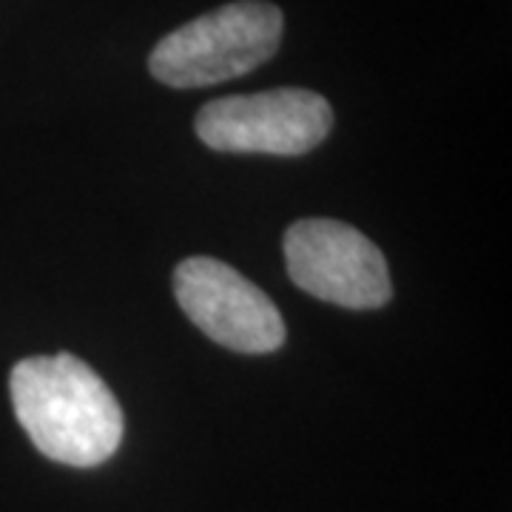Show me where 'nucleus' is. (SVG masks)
I'll return each mask as SVG.
<instances>
[{
    "instance_id": "1",
    "label": "nucleus",
    "mask_w": 512,
    "mask_h": 512,
    "mask_svg": "<svg viewBox=\"0 0 512 512\" xmlns=\"http://www.w3.org/2000/svg\"><path fill=\"white\" fill-rule=\"evenodd\" d=\"M20 427L37 450L69 467H97L123 441L120 404L92 367L72 353L32 356L9 376Z\"/></svg>"
},
{
    "instance_id": "2",
    "label": "nucleus",
    "mask_w": 512,
    "mask_h": 512,
    "mask_svg": "<svg viewBox=\"0 0 512 512\" xmlns=\"http://www.w3.org/2000/svg\"><path fill=\"white\" fill-rule=\"evenodd\" d=\"M282 40V12L265 0H237L163 37L148 57L171 89H202L254 72Z\"/></svg>"
},
{
    "instance_id": "4",
    "label": "nucleus",
    "mask_w": 512,
    "mask_h": 512,
    "mask_svg": "<svg viewBox=\"0 0 512 512\" xmlns=\"http://www.w3.org/2000/svg\"><path fill=\"white\" fill-rule=\"evenodd\" d=\"M285 262L302 291L350 311L382 308L393 296L382 251L348 222H293L285 234Z\"/></svg>"
},
{
    "instance_id": "5",
    "label": "nucleus",
    "mask_w": 512,
    "mask_h": 512,
    "mask_svg": "<svg viewBox=\"0 0 512 512\" xmlns=\"http://www.w3.org/2000/svg\"><path fill=\"white\" fill-rule=\"evenodd\" d=\"M185 316L217 345L237 353H274L285 345V322L254 282L211 256H191L174 271Z\"/></svg>"
},
{
    "instance_id": "3",
    "label": "nucleus",
    "mask_w": 512,
    "mask_h": 512,
    "mask_svg": "<svg viewBox=\"0 0 512 512\" xmlns=\"http://www.w3.org/2000/svg\"><path fill=\"white\" fill-rule=\"evenodd\" d=\"M330 128V103L308 89L222 97L197 114V134L202 143L228 154L299 157L319 146Z\"/></svg>"
}]
</instances>
